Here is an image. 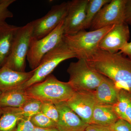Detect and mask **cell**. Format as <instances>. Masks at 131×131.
I'll return each mask as SVG.
<instances>
[{"instance_id": "obj_31", "label": "cell", "mask_w": 131, "mask_h": 131, "mask_svg": "<svg viewBox=\"0 0 131 131\" xmlns=\"http://www.w3.org/2000/svg\"><path fill=\"white\" fill-rule=\"evenodd\" d=\"M125 119L131 125V101L126 110L125 114Z\"/></svg>"}, {"instance_id": "obj_17", "label": "cell", "mask_w": 131, "mask_h": 131, "mask_svg": "<svg viewBox=\"0 0 131 131\" xmlns=\"http://www.w3.org/2000/svg\"><path fill=\"white\" fill-rule=\"evenodd\" d=\"M119 118L112 105L97 103L94 108L90 124L110 126Z\"/></svg>"}, {"instance_id": "obj_19", "label": "cell", "mask_w": 131, "mask_h": 131, "mask_svg": "<svg viewBox=\"0 0 131 131\" xmlns=\"http://www.w3.org/2000/svg\"><path fill=\"white\" fill-rule=\"evenodd\" d=\"M0 116V131H14L19 121L24 118L18 108H2Z\"/></svg>"}, {"instance_id": "obj_34", "label": "cell", "mask_w": 131, "mask_h": 131, "mask_svg": "<svg viewBox=\"0 0 131 131\" xmlns=\"http://www.w3.org/2000/svg\"><path fill=\"white\" fill-rule=\"evenodd\" d=\"M2 93V92L1 91H0V95H1V94Z\"/></svg>"}, {"instance_id": "obj_16", "label": "cell", "mask_w": 131, "mask_h": 131, "mask_svg": "<svg viewBox=\"0 0 131 131\" xmlns=\"http://www.w3.org/2000/svg\"><path fill=\"white\" fill-rule=\"evenodd\" d=\"M120 90L113 81L104 76L94 92L96 103L113 106L117 102Z\"/></svg>"}, {"instance_id": "obj_13", "label": "cell", "mask_w": 131, "mask_h": 131, "mask_svg": "<svg viewBox=\"0 0 131 131\" xmlns=\"http://www.w3.org/2000/svg\"><path fill=\"white\" fill-rule=\"evenodd\" d=\"M59 113L57 129L59 131H84L89 124L84 122L66 102L55 104Z\"/></svg>"}, {"instance_id": "obj_28", "label": "cell", "mask_w": 131, "mask_h": 131, "mask_svg": "<svg viewBox=\"0 0 131 131\" xmlns=\"http://www.w3.org/2000/svg\"><path fill=\"white\" fill-rule=\"evenodd\" d=\"M125 21L131 26V0H127L125 9Z\"/></svg>"}, {"instance_id": "obj_25", "label": "cell", "mask_w": 131, "mask_h": 131, "mask_svg": "<svg viewBox=\"0 0 131 131\" xmlns=\"http://www.w3.org/2000/svg\"><path fill=\"white\" fill-rule=\"evenodd\" d=\"M15 0H0V24L6 21L8 18H13V14L8 7Z\"/></svg>"}, {"instance_id": "obj_20", "label": "cell", "mask_w": 131, "mask_h": 131, "mask_svg": "<svg viewBox=\"0 0 131 131\" xmlns=\"http://www.w3.org/2000/svg\"><path fill=\"white\" fill-rule=\"evenodd\" d=\"M110 1V0H89L86 16L82 30L90 28L92 21L100 10Z\"/></svg>"}, {"instance_id": "obj_3", "label": "cell", "mask_w": 131, "mask_h": 131, "mask_svg": "<svg viewBox=\"0 0 131 131\" xmlns=\"http://www.w3.org/2000/svg\"><path fill=\"white\" fill-rule=\"evenodd\" d=\"M114 25L89 31L81 30L73 35L64 34L63 41L78 59H86L98 50L101 40Z\"/></svg>"}, {"instance_id": "obj_29", "label": "cell", "mask_w": 131, "mask_h": 131, "mask_svg": "<svg viewBox=\"0 0 131 131\" xmlns=\"http://www.w3.org/2000/svg\"><path fill=\"white\" fill-rule=\"evenodd\" d=\"M84 131H111V130L109 126L91 124L88 125Z\"/></svg>"}, {"instance_id": "obj_10", "label": "cell", "mask_w": 131, "mask_h": 131, "mask_svg": "<svg viewBox=\"0 0 131 131\" xmlns=\"http://www.w3.org/2000/svg\"><path fill=\"white\" fill-rule=\"evenodd\" d=\"M66 102L84 122L90 124L94 108L97 104L94 92L75 91Z\"/></svg>"}, {"instance_id": "obj_7", "label": "cell", "mask_w": 131, "mask_h": 131, "mask_svg": "<svg viewBox=\"0 0 131 131\" xmlns=\"http://www.w3.org/2000/svg\"><path fill=\"white\" fill-rule=\"evenodd\" d=\"M63 21L50 33L39 39L32 38L27 60L32 70L39 65L43 58L63 41Z\"/></svg>"}, {"instance_id": "obj_27", "label": "cell", "mask_w": 131, "mask_h": 131, "mask_svg": "<svg viewBox=\"0 0 131 131\" xmlns=\"http://www.w3.org/2000/svg\"><path fill=\"white\" fill-rule=\"evenodd\" d=\"M34 128L31 118H25L19 121L14 131H33Z\"/></svg>"}, {"instance_id": "obj_9", "label": "cell", "mask_w": 131, "mask_h": 131, "mask_svg": "<svg viewBox=\"0 0 131 131\" xmlns=\"http://www.w3.org/2000/svg\"><path fill=\"white\" fill-rule=\"evenodd\" d=\"M127 0H111L100 10L94 19L91 30L125 22V6Z\"/></svg>"}, {"instance_id": "obj_12", "label": "cell", "mask_w": 131, "mask_h": 131, "mask_svg": "<svg viewBox=\"0 0 131 131\" xmlns=\"http://www.w3.org/2000/svg\"><path fill=\"white\" fill-rule=\"evenodd\" d=\"M89 0L68 1V13L63 21L64 34L73 35L81 30Z\"/></svg>"}, {"instance_id": "obj_21", "label": "cell", "mask_w": 131, "mask_h": 131, "mask_svg": "<svg viewBox=\"0 0 131 131\" xmlns=\"http://www.w3.org/2000/svg\"><path fill=\"white\" fill-rule=\"evenodd\" d=\"M131 101V94L125 90H120L117 102L113 107L119 118L125 119L126 110Z\"/></svg>"}, {"instance_id": "obj_11", "label": "cell", "mask_w": 131, "mask_h": 131, "mask_svg": "<svg viewBox=\"0 0 131 131\" xmlns=\"http://www.w3.org/2000/svg\"><path fill=\"white\" fill-rule=\"evenodd\" d=\"M130 34L129 26L125 22L115 25L101 40L99 49L113 54L118 52L128 42Z\"/></svg>"}, {"instance_id": "obj_2", "label": "cell", "mask_w": 131, "mask_h": 131, "mask_svg": "<svg viewBox=\"0 0 131 131\" xmlns=\"http://www.w3.org/2000/svg\"><path fill=\"white\" fill-rule=\"evenodd\" d=\"M25 90L30 98L54 104L66 102L75 92L68 82L61 81L51 74L43 81Z\"/></svg>"}, {"instance_id": "obj_14", "label": "cell", "mask_w": 131, "mask_h": 131, "mask_svg": "<svg viewBox=\"0 0 131 131\" xmlns=\"http://www.w3.org/2000/svg\"><path fill=\"white\" fill-rule=\"evenodd\" d=\"M34 73V70L18 72L3 66L0 69V91L2 93L19 88L30 79Z\"/></svg>"}, {"instance_id": "obj_5", "label": "cell", "mask_w": 131, "mask_h": 131, "mask_svg": "<svg viewBox=\"0 0 131 131\" xmlns=\"http://www.w3.org/2000/svg\"><path fill=\"white\" fill-rule=\"evenodd\" d=\"M74 58H76L74 53L63 41L43 58L32 77L19 89L25 90L43 81L62 62Z\"/></svg>"}, {"instance_id": "obj_8", "label": "cell", "mask_w": 131, "mask_h": 131, "mask_svg": "<svg viewBox=\"0 0 131 131\" xmlns=\"http://www.w3.org/2000/svg\"><path fill=\"white\" fill-rule=\"evenodd\" d=\"M68 2L54 5L44 16L32 21V38L39 39L47 36L64 21L68 13Z\"/></svg>"}, {"instance_id": "obj_32", "label": "cell", "mask_w": 131, "mask_h": 131, "mask_svg": "<svg viewBox=\"0 0 131 131\" xmlns=\"http://www.w3.org/2000/svg\"><path fill=\"white\" fill-rule=\"evenodd\" d=\"M33 131H59L57 128H42L35 127Z\"/></svg>"}, {"instance_id": "obj_18", "label": "cell", "mask_w": 131, "mask_h": 131, "mask_svg": "<svg viewBox=\"0 0 131 131\" xmlns=\"http://www.w3.org/2000/svg\"><path fill=\"white\" fill-rule=\"evenodd\" d=\"M30 98L25 90L21 89L2 92L0 95V108L20 107Z\"/></svg>"}, {"instance_id": "obj_4", "label": "cell", "mask_w": 131, "mask_h": 131, "mask_svg": "<svg viewBox=\"0 0 131 131\" xmlns=\"http://www.w3.org/2000/svg\"><path fill=\"white\" fill-rule=\"evenodd\" d=\"M67 71L69 75L68 83L75 91L94 92L104 77L83 58L71 63Z\"/></svg>"}, {"instance_id": "obj_23", "label": "cell", "mask_w": 131, "mask_h": 131, "mask_svg": "<svg viewBox=\"0 0 131 131\" xmlns=\"http://www.w3.org/2000/svg\"><path fill=\"white\" fill-rule=\"evenodd\" d=\"M31 121L35 127L47 129L57 128L56 122L40 112L32 117Z\"/></svg>"}, {"instance_id": "obj_24", "label": "cell", "mask_w": 131, "mask_h": 131, "mask_svg": "<svg viewBox=\"0 0 131 131\" xmlns=\"http://www.w3.org/2000/svg\"><path fill=\"white\" fill-rule=\"evenodd\" d=\"M40 112L57 123L59 117L58 110L54 103L42 102Z\"/></svg>"}, {"instance_id": "obj_30", "label": "cell", "mask_w": 131, "mask_h": 131, "mask_svg": "<svg viewBox=\"0 0 131 131\" xmlns=\"http://www.w3.org/2000/svg\"><path fill=\"white\" fill-rule=\"evenodd\" d=\"M122 54L131 59V41L128 42L120 51Z\"/></svg>"}, {"instance_id": "obj_1", "label": "cell", "mask_w": 131, "mask_h": 131, "mask_svg": "<svg viewBox=\"0 0 131 131\" xmlns=\"http://www.w3.org/2000/svg\"><path fill=\"white\" fill-rule=\"evenodd\" d=\"M85 59L95 70L113 81L119 89L131 94V59L120 51L113 54L100 49Z\"/></svg>"}, {"instance_id": "obj_33", "label": "cell", "mask_w": 131, "mask_h": 131, "mask_svg": "<svg viewBox=\"0 0 131 131\" xmlns=\"http://www.w3.org/2000/svg\"><path fill=\"white\" fill-rule=\"evenodd\" d=\"M3 112V109L2 108H0V116L2 114Z\"/></svg>"}, {"instance_id": "obj_26", "label": "cell", "mask_w": 131, "mask_h": 131, "mask_svg": "<svg viewBox=\"0 0 131 131\" xmlns=\"http://www.w3.org/2000/svg\"><path fill=\"white\" fill-rule=\"evenodd\" d=\"M111 131H131V125L126 120L119 118L110 126Z\"/></svg>"}, {"instance_id": "obj_22", "label": "cell", "mask_w": 131, "mask_h": 131, "mask_svg": "<svg viewBox=\"0 0 131 131\" xmlns=\"http://www.w3.org/2000/svg\"><path fill=\"white\" fill-rule=\"evenodd\" d=\"M41 103L40 101L31 98L18 108L24 118H31L35 114L40 112Z\"/></svg>"}, {"instance_id": "obj_6", "label": "cell", "mask_w": 131, "mask_h": 131, "mask_svg": "<svg viewBox=\"0 0 131 131\" xmlns=\"http://www.w3.org/2000/svg\"><path fill=\"white\" fill-rule=\"evenodd\" d=\"M33 29L32 21L20 27L12 52L4 66L18 72H25L26 59L32 38Z\"/></svg>"}, {"instance_id": "obj_15", "label": "cell", "mask_w": 131, "mask_h": 131, "mask_svg": "<svg viewBox=\"0 0 131 131\" xmlns=\"http://www.w3.org/2000/svg\"><path fill=\"white\" fill-rule=\"evenodd\" d=\"M20 27L6 21L0 24V69L5 65L11 54Z\"/></svg>"}]
</instances>
